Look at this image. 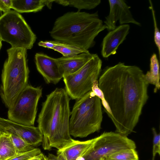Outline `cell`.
<instances>
[{"instance_id": "obj_8", "label": "cell", "mask_w": 160, "mask_h": 160, "mask_svg": "<svg viewBox=\"0 0 160 160\" xmlns=\"http://www.w3.org/2000/svg\"><path fill=\"white\" fill-rule=\"evenodd\" d=\"M42 93L41 87H34L28 84L18 95L12 106L8 109V119L19 124L33 126Z\"/></svg>"}, {"instance_id": "obj_18", "label": "cell", "mask_w": 160, "mask_h": 160, "mask_svg": "<svg viewBox=\"0 0 160 160\" xmlns=\"http://www.w3.org/2000/svg\"><path fill=\"white\" fill-rule=\"evenodd\" d=\"M17 154L10 134L2 133L0 135V160H8Z\"/></svg>"}, {"instance_id": "obj_5", "label": "cell", "mask_w": 160, "mask_h": 160, "mask_svg": "<svg viewBox=\"0 0 160 160\" xmlns=\"http://www.w3.org/2000/svg\"><path fill=\"white\" fill-rule=\"evenodd\" d=\"M103 116L101 99L92 91L77 100L71 112V136L85 138L101 129Z\"/></svg>"}, {"instance_id": "obj_9", "label": "cell", "mask_w": 160, "mask_h": 160, "mask_svg": "<svg viewBox=\"0 0 160 160\" xmlns=\"http://www.w3.org/2000/svg\"><path fill=\"white\" fill-rule=\"evenodd\" d=\"M135 142L117 132H104L96 137L93 145L77 160H100L124 151L135 149Z\"/></svg>"}, {"instance_id": "obj_14", "label": "cell", "mask_w": 160, "mask_h": 160, "mask_svg": "<svg viewBox=\"0 0 160 160\" xmlns=\"http://www.w3.org/2000/svg\"><path fill=\"white\" fill-rule=\"evenodd\" d=\"M93 55V54L89 52L72 56H62L56 59L63 77L77 71L92 58Z\"/></svg>"}, {"instance_id": "obj_16", "label": "cell", "mask_w": 160, "mask_h": 160, "mask_svg": "<svg viewBox=\"0 0 160 160\" xmlns=\"http://www.w3.org/2000/svg\"><path fill=\"white\" fill-rule=\"evenodd\" d=\"M54 0H12L11 8L18 13L36 12L45 5L50 8Z\"/></svg>"}, {"instance_id": "obj_29", "label": "cell", "mask_w": 160, "mask_h": 160, "mask_svg": "<svg viewBox=\"0 0 160 160\" xmlns=\"http://www.w3.org/2000/svg\"><path fill=\"white\" fill-rule=\"evenodd\" d=\"M48 158L49 160H63L61 157L51 153H49Z\"/></svg>"}, {"instance_id": "obj_2", "label": "cell", "mask_w": 160, "mask_h": 160, "mask_svg": "<svg viewBox=\"0 0 160 160\" xmlns=\"http://www.w3.org/2000/svg\"><path fill=\"white\" fill-rule=\"evenodd\" d=\"M70 100L65 89L57 88L47 95L42 103L37 122L45 150L52 148L60 149L72 142L69 130Z\"/></svg>"}, {"instance_id": "obj_32", "label": "cell", "mask_w": 160, "mask_h": 160, "mask_svg": "<svg viewBox=\"0 0 160 160\" xmlns=\"http://www.w3.org/2000/svg\"><path fill=\"white\" fill-rule=\"evenodd\" d=\"M100 160H104V158H101Z\"/></svg>"}, {"instance_id": "obj_17", "label": "cell", "mask_w": 160, "mask_h": 160, "mask_svg": "<svg viewBox=\"0 0 160 160\" xmlns=\"http://www.w3.org/2000/svg\"><path fill=\"white\" fill-rule=\"evenodd\" d=\"M150 62V70L144 74V78L148 84L155 86L154 92L156 93L160 88L159 63L156 54L152 55Z\"/></svg>"}, {"instance_id": "obj_3", "label": "cell", "mask_w": 160, "mask_h": 160, "mask_svg": "<svg viewBox=\"0 0 160 160\" xmlns=\"http://www.w3.org/2000/svg\"><path fill=\"white\" fill-rule=\"evenodd\" d=\"M106 29L98 12L90 13L78 11L58 18L50 33L55 41L88 51L94 45L96 37Z\"/></svg>"}, {"instance_id": "obj_12", "label": "cell", "mask_w": 160, "mask_h": 160, "mask_svg": "<svg viewBox=\"0 0 160 160\" xmlns=\"http://www.w3.org/2000/svg\"><path fill=\"white\" fill-rule=\"evenodd\" d=\"M37 69L48 83L56 84L63 78L56 58L42 53L35 56Z\"/></svg>"}, {"instance_id": "obj_28", "label": "cell", "mask_w": 160, "mask_h": 160, "mask_svg": "<svg viewBox=\"0 0 160 160\" xmlns=\"http://www.w3.org/2000/svg\"><path fill=\"white\" fill-rule=\"evenodd\" d=\"M28 160H49L48 157L45 156L43 153L40 154L30 158Z\"/></svg>"}, {"instance_id": "obj_27", "label": "cell", "mask_w": 160, "mask_h": 160, "mask_svg": "<svg viewBox=\"0 0 160 160\" xmlns=\"http://www.w3.org/2000/svg\"><path fill=\"white\" fill-rule=\"evenodd\" d=\"M38 44L39 46L51 49H52L54 46L53 41H40L38 43Z\"/></svg>"}, {"instance_id": "obj_30", "label": "cell", "mask_w": 160, "mask_h": 160, "mask_svg": "<svg viewBox=\"0 0 160 160\" xmlns=\"http://www.w3.org/2000/svg\"><path fill=\"white\" fill-rule=\"evenodd\" d=\"M2 40L0 38V50L2 48Z\"/></svg>"}, {"instance_id": "obj_7", "label": "cell", "mask_w": 160, "mask_h": 160, "mask_svg": "<svg viewBox=\"0 0 160 160\" xmlns=\"http://www.w3.org/2000/svg\"><path fill=\"white\" fill-rule=\"evenodd\" d=\"M102 66L101 60L97 54H93L80 69L63 77L65 89L70 98L78 100L92 90L94 82L100 76Z\"/></svg>"}, {"instance_id": "obj_31", "label": "cell", "mask_w": 160, "mask_h": 160, "mask_svg": "<svg viewBox=\"0 0 160 160\" xmlns=\"http://www.w3.org/2000/svg\"><path fill=\"white\" fill-rule=\"evenodd\" d=\"M0 132L1 133L3 132V129L0 126Z\"/></svg>"}, {"instance_id": "obj_22", "label": "cell", "mask_w": 160, "mask_h": 160, "mask_svg": "<svg viewBox=\"0 0 160 160\" xmlns=\"http://www.w3.org/2000/svg\"><path fill=\"white\" fill-rule=\"evenodd\" d=\"M10 134L18 154L27 152L35 148L19 136L14 134Z\"/></svg>"}, {"instance_id": "obj_24", "label": "cell", "mask_w": 160, "mask_h": 160, "mask_svg": "<svg viewBox=\"0 0 160 160\" xmlns=\"http://www.w3.org/2000/svg\"><path fill=\"white\" fill-rule=\"evenodd\" d=\"M41 153L40 149L35 148L32 150L27 152L18 153L8 160H28Z\"/></svg>"}, {"instance_id": "obj_21", "label": "cell", "mask_w": 160, "mask_h": 160, "mask_svg": "<svg viewBox=\"0 0 160 160\" xmlns=\"http://www.w3.org/2000/svg\"><path fill=\"white\" fill-rule=\"evenodd\" d=\"M104 160H138V156L135 149H131L112 155Z\"/></svg>"}, {"instance_id": "obj_26", "label": "cell", "mask_w": 160, "mask_h": 160, "mask_svg": "<svg viewBox=\"0 0 160 160\" xmlns=\"http://www.w3.org/2000/svg\"><path fill=\"white\" fill-rule=\"evenodd\" d=\"M12 0H0V11L4 13L11 10Z\"/></svg>"}, {"instance_id": "obj_6", "label": "cell", "mask_w": 160, "mask_h": 160, "mask_svg": "<svg viewBox=\"0 0 160 160\" xmlns=\"http://www.w3.org/2000/svg\"><path fill=\"white\" fill-rule=\"evenodd\" d=\"M0 38L12 48L31 49L37 37L23 18L10 10L0 16Z\"/></svg>"}, {"instance_id": "obj_19", "label": "cell", "mask_w": 160, "mask_h": 160, "mask_svg": "<svg viewBox=\"0 0 160 160\" xmlns=\"http://www.w3.org/2000/svg\"><path fill=\"white\" fill-rule=\"evenodd\" d=\"M54 2L64 6L73 7L80 11L82 9L90 10L97 7L101 3L100 0H58Z\"/></svg>"}, {"instance_id": "obj_11", "label": "cell", "mask_w": 160, "mask_h": 160, "mask_svg": "<svg viewBox=\"0 0 160 160\" xmlns=\"http://www.w3.org/2000/svg\"><path fill=\"white\" fill-rule=\"evenodd\" d=\"M110 11L105 18L104 23L109 31L114 29L117 27L116 23L119 21L121 25L132 23L141 26L140 23L133 18L129 7L123 0H108Z\"/></svg>"}, {"instance_id": "obj_34", "label": "cell", "mask_w": 160, "mask_h": 160, "mask_svg": "<svg viewBox=\"0 0 160 160\" xmlns=\"http://www.w3.org/2000/svg\"><path fill=\"white\" fill-rule=\"evenodd\" d=\"M2 133L0 132V135L1 134V133Z\"/></svg>"}, {"instance_id": "obj_20", "label": "cell", "mask_w": 160, "mask_h": 160, "mask_svg": "<svg viewBox=\"0 0 160 160\" xmlns=\"http://www.w3.org/2000/svg\"><path fill=\"white\" fill-rule=\"evenodd\" d=\"M54 46L52 49L61 53L63 56L69 57L89 52L76 46L57 41H53Z\"/></svg>"}, {"instance_id": "obj_25", "label": "cell", "mask_w": 160, "mask_h": 160, "mask_svg": "<svg viewBox=\"0 0 160 160\" xmlns=\"http://www.w3.org/2000/svg\"><path fill=\"white\" fill-rule=\"evenodd\" d=\"M153 134L152 158H154L156 155H160V134L157 133L154 128L152 129Z\"/></svg>"}, {"instance_id": "obj_1", "label": "cell", "mask_w": 160, "mask_h": 160, "mask_svg": "<svg viewBox=\"0 0 160 160\" xmlns=\"http://www.w3.org/2000/svg\"><path fill=\"white\" fill-rule=\"evenodd\" d=\"M138 67L119 62L105 68L98 87L108 107L105 112L116 132L127 136L133 132L148 98L149 84Z\"/></svg>"}, {"instance_id": "obj_33", "label": "cell", "mask_w": 160, "mask_h": 160, "mask_svg": "<svg viewBox=\"0 0 160 160\" xmlns=\"http://www.w3.org/2000/svg\"><path fill=\"white\" fill-rule=\"evenodd\" d=\"M154 160V158H152V160Z\"/></svg>"}, {"instance_id": "obj_23", "label": "cell", "mask_w": 160, "mask_h": 160, "mask_svg": "<svg viewBox=\"0 0 160 160\" xmlns=\"http://www.w3.org/2000/svg\"><path fill=\"white\" fill-rule=\"evenodd\" d=\"M150 5L149 9L151 10L153 17L154 32V41L158 51L159 56L160 54V33L157 25V21L155 16V12L153 8V6L151 0H149Z\"/></svg>"}, {"instance_id": "obj_13", "label": "cell", "mask_w": 160, "mask_h": 160, "mask_svg": "<svg viewBox=\"0 0 160 160\" xmlns=\"http://www.w3.org/2000/svg\"><path fill=\"white\" fill-rule=\"evenodd\" d=\"M130 28L128 24L121 25L109 31L103 38L101 53L104 58H107L117 53L119 46L125 39Z\"/></svg>"}, {"instance_id": "obj_4", "label": "cell", "mask_w": 160, "mask_h": 160, "mask_svg": "<svg viewBox=\"0 0 160 160\" xmlns=\"http://www.w3.org/2000/svg\"><path fill=\"white\" fill-rule=\"evenodd\" d=\"M27 50L11 47L7 50L8 57L2 71L0 95L8 109L12 106L18 95L28 84L29 71Z\"/></svg>"}, {"instance_id": "obj_10", "label": "cell", "mask_w": 160, "mask_h": 160, "mask_svg": "<svg viewBox=\"0 0 160 160\" xmlns=\"http://www.w3.org/2000/svg\"><path fill=\"white\" fill-rule=\"evenodd\" d=\"M0 126L3 133L18 136L33 147L42 142L43 135L38 127L19 124L0 117Z\"/></svg>"}, {"instance_id": "obj_15", "label": "cell", "mask_w": 160, "mask_h": 160, "mask_svg": "<svg viewBox=\"0 0 160 160\" xmlns=\"http://www.w3.org/2000/svg\"><path fill=\"white\" fill-rule=\"evenodd\" d=\"M96 140V138L84 141L73 139L68 145L58 150L57 155L63 160H77L93 145Z\"/></svg>"}]
</instances>
